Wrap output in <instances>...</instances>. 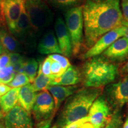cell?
<instances>
[{
	"label": "cell",
	"mask_w": 128,
	"mask_h": 128,
	"mask_svg": "<svg viewBox=\"0 0 128 128\" xmlns=\"http://www.w3.org/2000/svg\"><path fill=\"white\" fill-rule=\"evenodd\" d=\"M64 128H96L89 120L87 116L82 119L74 122Z\"/></svg>",
	"instance_id": "cell-26"
},
{
	"label": "cell",
	"mask_w": 128,
	"mask_h": 128,
	"mask_svg": "<svg viewBox=\"0 0 128 128\" xmlns=\"http://www.w3.org/2000/svg\"><path fill=\"white\" fill-rule=\"evenodd\" d=\"M3 53H4V49L3 48L2 44H1V42H0V55L2 54Z\"/></svg>",
	"instance_id": "cell-38"
},
{
	"label": "cell",
	"mask_w": 128,
	"mask_h": 128,
	"mask_svg": "<svg viewBox=\"0 0 128 128\" xmlns=\"http://www.w3.org/2000/svg\"><path fill=\"white\" fill-rule=\"evenodd\" d=\"M25 8L34 34L40 33L52 22L54 14L42 0H25Z\"/></svg>",
	"instance_id": "cell-4"
},
{
	"label": "cell",
	"mask_w": 128,
	"mask_h": 128,
	"mask_svg": "<svg viewBox=\"0 0 128 128\" xmlns=\"http://www.w3.org/2000/svg\"><path fill=\"white\" fill-rule=\"evenodd\" d=\"M119 72L122 76H126L128 75V61L122 67L120 70Z\"/></svg>",
	"instance_id": "cell-34"
},
{
	"label": "cell",
	"mask_w": 128,
	"mask_h": 128,
	"mask_svg": "<svg viewBox=\"0 0 128 128\" xmlns=\"http://www.w3.org/2000/svg\"><path fill=\"white\" fill-rule=\"evenodd\" d=\"M34 34L30 26L28 16L24 7L19 17L16 29L12 35L17 40H20L23 42L25 40H29L31 39L33 40Z\"/></svg>",
	"instance_id": "cell-15"
},
{
	"label": "cell",
	"mask_w": 128,
	"mask_h": 128,
	"mask_svg": "<svg viewBox=\"0 0 128 128\" xmlns=\"http://www.w3.org/2000/svg\"><path fill=\"white\" fill-rule=\"evenodd\" d=\"M0 42L6 52L16 53L20 51L22 47L18 40L9 31L7 26L0 19Z\"/></svg>",
	"instance_id": "cell-17"
},
{
	"label": "cell",
	"mask_w": 128,
	"mask_h": 128,
	"mask_svg": "<svg viewBox=\"0 0 128 128\" xmlns=\"http://www.w3.org/2000/svg\"><path fill=\"white\" fill-rule=\"evenodd\" d=\"M55 31L62 55L67 58L72 55L71 38L66 24L61 17H58L55 23Z\"/></svg>",
	"instance_id": "cell-13"
},
{
	"label": "cell",
	"mask_w": 128,
	"mask_h": 128,
	"mask_svg": "<svg viewBox=\"0 0 128 128\" xmlns=\"http://www.w3.org/2000/svg\"><path fill=\"white\" fill-rule=\"evenodd\" d=\"M48 57L52 60H55V61L58 62L65 71H66L67 69L71 65L70 61H69L68 58L64 55H60V54H52V55H49L48 56Z\"/></svg>",
	"instance_id": "cell-27"
},
{
	"label": "cell",
	"mask_w": 128,
	"mask_h": 128,
	"mask_svg": "<svg viewBox=\"0 0 128 128\" xmlns=\"http://www.w3.org/2000/svg\"><path fill=\"white\" fill-rule=\"evenodd\" d=\"M92 1H96V2H97V1H101V0H92Z\"/></svg>",
	"instance_id": "cell-41"
},
{
	"label": "cell",
	"mask_w": 128,
	"mask_h": 128,
	"mask_svg": "<svg viewBox=\"0 0 128 128\" xmlns=\"http://www.w3.org/2000/svg\"><path fill=\"white\" fill-rule=\"evenodd\" d=\"M37 94L32 84L21 87L18 94V104L24 109L30 113L36 102Z\"/></svg>",
	"instance_id": "cell-19"
},
{
	"label": "cell",
	"mask_w": 128,
	"mask_h": 128,
	"mask_svg": "<svg viewBox=\"0 0 128 128\" xmlns=\"http://www.w3.org/2000/svg\"><path fill=\"white\" fill-rule=\"evenodd\" d=\"M12 89L10 86L7 85L0 82V96H2L6 93H7L10 90Z\"/></svg>",
	"instance_id": "cell-33"
},
{
	"label": "cell",
	"mask_w": 128,
	"mask_h": 128,
	"mask_svg": "<svg viewBox=\"0 0 128 128\" xmlns=\"http://www.w3.org/2000/svg\"><path fill=\"white\" fill-rule=\"evenodd\" d=\"M4 121L6 128H33V126L30 113L19 104L6 114Z\"/></svg>",
	"instance_id": "cell-11"
},
{
	"label": "cell",
	"mask_w": 128,
	"mask_h": 128,
	"mask_svg": "<svg viewBox=\"0 0 128 128\" xmlns=\"http://www.w3.org/2000/svg\"><path fill=\"white\" fill-rule=\"evenodd\" d=\"M36 123L52 120L55 114V102L52 96L48 90L37 94L36 102L32 109Z\"/></svg>",
	"instance_id": "cell-7"
},
{
	"label": "cell",
	"mask_w": 128,
	"mask_h": 128,
	"mask_svg": "<svg viewBox=\"0 0 128 128\" xmlns=\"http://www.w3.org/2000/svg\"><path fill=\"white\" fill-rule=\"evenodd\" d=\"M123 128H128V117L126 118L125 122H124Z\"/></svg>",
	"instance_id": "cell-37"
},
{
	"label": "cell",
	"mask_w": 128,
	"mask_h": 128,
	"mask_svg": "<svg viewBox=\"0 0 128 128\" xmlns=\"http://www.w3.org/2000/svg\"><path fill=\"white\" fill-rule=\"evenodd\" d=\"M82 5L66 10L65 23L71 38L72 55L77 56L84 45V20Z\"/></svg>",
	"instance_id": "cell-5"
},
{
	"label": "cell",
	"mask_w": 128,
	"mask_h": 128,
	"mask_svg": "<svg viewBox=\"0 0 128 128\" xmlns=\"http://www.w3.org/2000/svg\"><path fill=\"white\" fill-rule=\"evenodd\" d=\"M50 5L57 8L68 10L81 6L83 0H46Z\"/></svg>",
	"instance_id": "cell-23"
},
{
	"label": "cell",
	"mask_w": 128,
	"mask_h": 128,
	"mask_svg": "<svg viewBox=\"0 0 128 128\" xmlns=\"http://www.w3.org/2000/svg\"><path fill=\"white\" fill-rule=\"evenodd\" d=\"M52 60L49 58V57L46 58L42 62H40V64L42 71L43 74L45 75L48 77H51V72H50V65Z\"/></svg>",
	"instance_id": "cell-29"
},
{
	"label": "cell",
	"mask_w": 128,
	"mask_h": 128,
	"mask_svg": "<svg viewBox=\"0 0 128 128\" xmlns=\"http://www.w3.org/2000/svg\"><path fill=\"white\" fill-rule=\"evenodd\" d=\"M0 97H1V96H0Z\"/></svg>",
	"instance_id": "cell-42"
},
{
	"label": "cell",
	"mask_w": 128,
	"mask_h": 128,
	"mask_svg": "<svg viewBox=\"0 0 128 128\" xmlns=\"http://www.w3.org/2000/svg\"><path fill=\"white\" fill-rule=\"evenodd\" d=\"M4 117V113L2 112V110L0 109V120H2Z\"/></svg>",
	"instance_id": "cell-39"
},
{
	"label": "cell",
	"mask_w": 128,
	"mask_h": 128,
	"mask_svg": "<svg viewBox=\"0 0 128 128\" xmlns=\"http://www.w3.org/2000/svg\"><path fill=\"white\" fill-rule=\"evenodd\" d=\"M47 90L54 98L56 113L64 101L66 100L68 97H70L78 90V87L76 86H49Z\"/></svg>",
	"instance_id": "cell-16"
},
{
	"label": "cell",
	"mask_w": 128,
	"mask_h": 128,
	"mask_svg": "<svg viewBox=\"0 0 128 128\" xmlns=\"http://www.w3.org/2000/svg\"><path fill=\"white\" fill-rule=\"evenodd\" d=\"M122 26L124 28V36L128 39V22H126L124 20Z\"/></svg>",
	"instance_id": "cell-35"
},
{
	"label": "cell",
	"mask_w": 128,
	"mask_h": 128,
	"mask_svg": "<svg viewBox=\"0 0 128 128\" xmlns=\"http://www.w3.org/2000/svg\"><path fill=\"white\" fill-rule=\"evenodd\" d=\"M65 71L62 68L61 65L58 62L55 60H52L50 65V72L51 79L54 80L55 78L60 77L63 74Z\"/></svg>",
	"instance_id": "cell-28"
},
{
	"label": "cell",
	"mask_w": 128,
	"mask_h": 128,
	"mask_svg": "<svg viewBox=\"0 0 128 128\" xmlns=\"http://www.w3.org/2000/svg\"><path fill=\"white\" fill-rule=\"evenodd\" d=\"M120 4L124 20L128 22V0H121Z\"/></svg>",
	"instance_id": "cell-32"
},
{
	"label": "cell",
	"mask_w": 128,
	"mask_h": 128,
	"mask_svg": "<svg viewBox=\"0 0 128 128\" xmlns=\"http://www.w3.org/2000/svg\"><path fill=\"white\" fill-rule=\"evenodd\" d=\"M0 128H6V126H5L4 121L3 120H0Z\"/></svg>",
	"instance_id": "cell-36"
},
{
	"label": "cell",
	"mask_w": 128,
	"mask_h": 128,
	"mask_svg": "<svg viewBox=\"0 0 128 128\" xmlns=\"http://www.w3.org/2000/svg\"><path fill=\"white\" fill-rule=\"evenodd\" d=\"M39 63L34 58H29L26 60L23 68V73L25 74L30 83H33L38 74Z\"/></svg>",
	"instance_id": "cell-22"
},
{
	"label": "cell",
	"mask_w": 128,
	"mask_h": 128,
	"mask_svg": "<svg viewBox=\"0 0 128 128\" xmlns=\"http://www.w3.org/2000/svg\"><path fill=\"white\" fill-rule=\"evenodd\" d=\"M57 128V126H56V125H54V126H52V128Z\"/></svg>",
	"instance_id": "cell-40"
},
{
	"label": "cell",
	"mask_w": 128,
	"mask_h": 128,
	"mask_svg": "<svg viewBox=\"0 0 128 128\" xmlns=\"http://www.w3.org/2000/svg\"><path fill=\"white\" fill-rule=\"evenodd\" d=\"M8 54L10 56V64L12 65L25 60L23 56L20 55L18 52L10 53Z\"/></svg>",
	"instance_id": "cell-30"
},
{
	"label": "cell",
	"mask_w": 128,
	"mask_h": 128,
	"mask_svg": "<svg viewBox=\"0 0 128 128\" xmlns=\"http://www.w3.org/2000/svg\"><path fill=\"white\" fill-rule=\"evenodd\" d=\"M20 88H13L7 93L0 97V108L4 114L8 113L17 105Z\"/></svg>",
	"instance_id": "cell-20"
},
{
	"label": "cell",
	"mask_w": 128,
	"mask_h": 128,
	"mask_svg": "<svg viewBox=\"0 0 128 128\" xmlns=\"http://www.w3.org/2000/svg\"><path fill=\"white\" fill-rule=\"evenodd\" d=\"M105 93L108 103L116 110L128 103V75L117 82L107 86Z\"/></svg>",
	"instance_id": "cell-8"
},
{
	"label": "cell",
	"mask_w": 128,
	"mask_h": 128,
	"mask_svg": "<svg viewBox=\"0 0 128 128\" xmlns=\"http://www.w3.org/2000/svg\"><path fill=\"white\" fill-rule=\"evenodd\" d=\"M30 80L28 76L24 73H18L16 75L15 77L12 80V81L8 86L11 88H21L26 85L29 84Z\"/></svg>",
	"instance_id": "cell-24"
},
{
	"label": "cell",
	"mask_w": 128,
	"mask_h": 128,
	"mask_svg": "<svg viewBox=\"0 0 128 128\" xmlns=\"http://www.w3.org/2000/svg\"><path fill=\"white\" fill-rule=\"evenodd\" d=\"M122 119L119 110H116L112 115L111 119L104 128H121Z\"/></svg>",
	"instance_id": "cell-25"
},
{
	"label": "cell",
	"mask_w": 128,
	"mask_h": 128,
	"mask_svg": "<svg viewBox=\"0 0 128 128\" xmlns=\"http://www.w3.org/2000/svg\"><path fill=\"white\" fill-rule=\"evenodd\" d=\"M84 45L90 49L102 36L122 26L120 0H86L82 5Z\"/></svg>",
	"instance_id": "cell-1"
},
{
	"label": "cell",
	"mask_w": 128,
	"mask_h": 128,
	"mask_svg": "<svg viewBox=\"0 0 128 128\" xmlns=\"http://www.w3.org/2000/svg\"><path fill=\"white\" fill-rule=\"evenodd\" d=\"M10 64V56L8 54L3 53L0 55V70L7 66Z\"/></svg>",
	"instance_id": "cell-31"
},
{
	"label": "cell",
	"mask_w": 128,
	"mask_h": 128,
	"mask_svg": "<svg viewBox=\"0 0 128 128\" xmlns=\"http://www.w3.org/2000/svg\"><path fill=\"white\" fill-rule=\"evenodd\" d=\"M100 88L84 87L66 100L55 125L64 128L87 116L91 106L100 96Z\"/></svg>",
	"instance_id": "cell-2"
},
{
	"label": "cell",
	"mask_w": 128,
	"mask_h": 128,
	"mask_svg": "<svg viewBox=\"0 0 128 128\" xmlns=\"http://www.w3.org/2000/svg\"><path fill=\"white\" fill-rule=\"evenodd\" d=\"M52 79L48 77L43 74L42 71L40 64L39 63V66L38 69V76L32 83L33 89L36 92H42L48 89V87L50 86V82Z\"/></svg>",
	"instance_id": "cell-21"
},
{
	"label": "cell",
	"mask_w": 128,
	"mask_h": 128,
	"mask_svg": "<svg viewBox=\"0 0 128 128\" xmlns=\"http://www.w3.org/2000/svg\"><path fill=\"white\" fill-rule=\"evenodd\" d=\"M102 55L113 63H120L128 60V39L122 37L112 44Z\"/></svg>",
	"instance_id": "cell-12"
},
{
	"label": "cell",
	"mask_w": 128,
	"mask_h": 128,
	"mask_svg": "<svg viewBox=\"0 0 128 128\" xmlns=\"http://www.w3.org/2000/svg\"><path fill=\"white\" fill-rule=\"evenodd\" d=\"M24 7L25 0H0V19L12 34Z\"/></svg>",
	"instance_id": "cell-6"
},
{
	"label": "cell",
	"mask_w": 128,
	"mask_h": 128,
	"mask_svg": "<svg viewBox=\"0 0 128 128\" xmlns=\"http://www.w3.org/2000/svg\"><path fill=\"white\" fill-rule=\"evenodd\" d=\"M81 73L85 87L100 88L113 82L119 70L116 64L101 55L86 60Z\"/></svg>",
	"instance_id": "cell-3"
},
{
	"label": "cell",
	"mask_w": 128,
	"mask_h": 128,
	"mask_svg": "<svg viewBox=\"0 0 128 128\" xmlns=\"http://www.w3.org/2000/svg\"><path fill=\"white\" fill-rule=\"evenodd\" d=\"M109 104L104 96H98L88 113L89 120L96 128H104L112 117Z\"/></svg>",
	"instance_id": "cell-9"
},
{
	"label": "cell",
	"mask_w": 128,
	"mask_h": 128,
	"mask_svg": "<svg viewBox=\"0 0 128 128\" xmlns=\"http://www.w3.org/2000/svg\"><path fill=\"white\" fill-rule=\"evenodd\" d=\"M123 36H124V28L122 26L101 37L92 48L81 55V58L87 60L91 58L101 55L112 44Z\"/></svg>",
	"instance_id": "cell-10"
},
{
	"label": "cell",
	"mask_w": 128,
	"mask_h": 128,
	"mask_svg": "<svg viewBox=\"0 0 128 128\" xmlns=\"http://www.w3.org/2000/svg\"><path fill=\"white\" fill-rule=\"evenodd\" d=\"M81 80V73L78 67L71 65L60 77L51 81L50 86H76Z\"/></svg>",
	"instance_id": "cell-18"
},
{
	"label": "cell",
	"mask_w": 128,
	"mask_h": 128,
	"mask_svg": "<svg viewBox=\"0 0 128 128\" xmlns=\"http://www.w3.org/2000/svg\"><path fill=\"white\" fill-rule=\"evenodd\" d=\"M38 50L42 55L62 54L56 36L52 30L44 33L38 44Z\"/></svg>",
	"instance_id": "cell-14"
}]
</instances>
